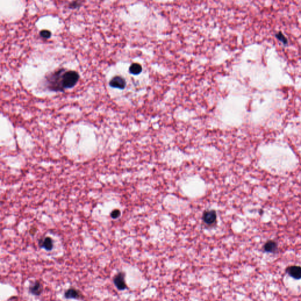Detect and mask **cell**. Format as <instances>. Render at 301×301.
I'll list each match as a JSON object with an SVG mask.
<instances>
[{
  "label": "cell",
  "mask_w": 301,
  "mask_h": 301,
  "mask_svg": "<svg viewBox=\"0 0 301 301\" xmlns=\"http://www.w3.org/2000/svg\"><path fill=\"white\" fill-rule=\"evenodd\" d=\"M65 71V70L61 69L50 75L48 78L49 88L53 91H63L62 79L63 74Z\"/></svg>",
  "instance_id": "obj_1"
},
{
  "label": "cell",
  "mask_w": 301,
  "mask_h": 301,
  "mask_svg": "<svg viewBox=\"0 0 301 301\" xmlns=\"http://www.w3.org/2000/svg\"><path fill=\"white\" fill-rule=\"evenodd\" d=\"M80 78L79 74L74 71H65L62 75V87L64 89L74 87Z\"/></svg>",
  "instance_id": "obj_2"
},
{
  "label": "cell",
  "mask_w": 301,
  "mask_h": 301,
  "mask_svg": "<svg viewBox=\"0 0 301 301\" xmlns=\"http://www.w3.org/2000/svg\"><path fill=\"white\" fill-rule=\"evenodd\" d=\"M114 283L116 288L120 291H123L127 287L125 280V273L123 272L117 273L114 278Z\"/></svg>",
  "instance_id": "obj_3"
},
{
  "label": "cell",
  "mask_w": 301,
  "mask_h": 301,
  "mask_svg": "<svg viewBox=\"0 0 301 301\" xmlns=\"http://www.w3.org/2000/svg\"><path fill=\"white\" fill-rule=\"evenodd\" d=\"M110 85L114 88L123 90L125 87L126 81L124 78L120 76H116L110 81Z\"/></svg>",
  "instance_id": "obj_4"
},
{
  "label": "cell",
  "mask_w": 301,
  "mask_h": 301,
  "mask_svg": "<svg viewBox=\"0 0 301 301\" xmlns=\"http://www.w3.org/2000/svg\"><path fill=\"white\" fill-rule=\"evenodd\" d=\"M202 219L205 223L208 225L214 224L217 220V214L214 210L206 211L203 215Z\"/></svg>",
  "instance_id": "obj_5"
},
{
  "label": "cell",
  "mask_w": 301,
  "mask_h": 301,
  "mask_svg": "<svg viewBox=\"0 0 301 301\" xmlns=\"http://www.w3.org/2000/svg\"><path fill=\"white\" fill-rule=\"evenodd\" d=\"M286 271L292 278L295 280L301 279V267L296 265L291 266L286 268Z\"/></svg>",
  "instance_id": "obj_6"
},
{
  "label": "cell",
  "mask_w": 301,
  "mask_h": 301,
  "mask_svg": "<svg viewBox=\"0 0 301 301\" xmlns=\"http://www.w3.org/2000/svg\"><path fill=\"white\" fill-rule=\"evenodd\" d=\"M43 290L42 284L40 282L37 280L35 281L32 285L30 286L29 288L30 292L35 296H39L41 294Z\"/></svg>",
  "instance_id": "obj_7"
},
{
  "label": "cell",
  "mask_w": 301,
  "mask_h": 301,
  "mask_svg": "<svg viewBox=\"0 0 301 301\" xmlns=\"http://www.w3.org/2000/svg\"><path fill=\"white\" fill-rule=\"evenodd\" d=\"M64 296L67 299H80L82 296H81V294L80 292V291H78L74 288H70L65 292Z\"/></svg>",
  "instance_id": "obj_8"
},
{
  "label": "cell",
  "mask_w": 301,
  "mask_h": 301,
  "mask_svg": "<svg viewBox=\"0 0 301 301\" xmlns=\"http://www.w3.org/2000/svg\"><path fill=\"white\" fill-rule=\"evenodd\" d=\"M263 249L265 252L274 253L278 249V245L275 241L270 240L265 243L263 247Z\"/></svg>",
  "instance_id": "obj_9"
},
{
  "label": "cell",
  "mask_w": 301,
  "mask_h": 301,
  "mask_svg": "<svg viewBox=\"0 0 301 301\" xmlns=\"http://www.w3.org/2000/svg\"><path fill=\"white\" fill-rule=\"evenodd\" d=\"M40 246L47 250H51L53 248L52 240L50 237H46L40 242Z\"/></svg>",
  "instance_id": "obj_10"
},
{
  "label": "cell",
  "mask_w": 301,
  "mask_h": 301,
  "mask_svg": "<svg viewBox=\"0 0 301 301\" xmlns=\"http://www.w3.org/2000/svg\"><path fill=\"white\" fill-rule=\"evenodd\" d=\"M142 71V67L138 63L133 64L129 67V72L133 75H138Z\"/></svg>",
  "instance_id": "obj_11"
},
{
  "label": "cell",
  "mask_w": 301,
  "mask_h": 301,
  "mask_svg": "<svg viewBox=\"0 0 301 301\" xmlns=\"http://www.w3.org/2000/svg\"><path fill=\"white\" fill-rule=\"evenodd\" d=\"M40 35L44 38H49L51 36V33L48 30H42L40 32Z\"/></svg>",
  "instance_id": "obj_12"
},
{
  "label": "cell",
  "mask_w": 301,
  "mask_h": 301,
  "mask_svg": "<svg viewBox=\"0 0 301 301\" xmlns=\"http://www.w3.org/2000/svg\"><path fill=\"white\" fill-rule=\"evenodd\" d=\"M276 36L277 38H278V40H280V41L282 42L283 43H284V44H286V43H287V42H288V41H287V39H286V37L283 35V34H282L281 32H279V33H278V34L276 35Z\"/></svg>",
  "instance_id": "obj_13"
},
{
  "label": "cell",
  "mask_w": 301,
  "mask_h": 301,
  "mask_svg": "<svg viewBox=\"0 0 301 301\" xmlns=\"http://www.w3.org/2000/svg\"><path fill=\"white\" fill-rule=\"evenodd\" d=\"M120 214H121V212H120L119 210H118V209H115V210H114V211L112 212V213H111V215L112 218L115 219V218H118V217H119Z\"/></svg>",
  "instance_id": "obj_14"
},
{
  "label": "cell",
  "mask_w": 301,
  "mask_h": 301,
  "mask_svg": "<svg viewBox=\"0 0 301 301\" xmlns=\"http://www.w3.org/2000/svg\"><path fill=\"white\" fill-rule=\"evenodd\" d=\"M18 301V297H17V296H12V297H11V298H9V299H8V301Z\"/></svg>",
  "instance_id": "obj_15"
}]
</instances>
